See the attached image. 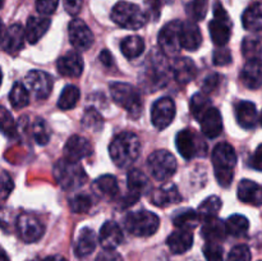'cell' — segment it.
Masks as SVG:
<instances>
[{
	"instance_id": "8fae6325",
	"label": "cell",
	"mask_w": 262,
	"mask_h": 261,
	"mask_svg": "<svg viewBox=\"0 0 262 261\" xmlns=\"http://www.w3.org/2000/svg\"><path fill=\"white\" fill-rule=\"evenodd\" d=\"M17 232L23 242L35 243L42 238L45 233V225L35 215L23 212L17 219Z\"/></svg>"
},
{
	"instance_id": "6da1fadb",
	"label": "cell",
	"mask_w": 262,
	"mask_h": 261,
	"mask_svg": "<svg viewBox=\"0 0 262 261\" xmlns=\"http://www.w3.org/2000/svg\"><path fill=\"white\" fill-rule=\"evenodd\" d=\"M109 153L115 165L119 168H129L140 158V138L132 132L119 133L110 143Z\"/></svg>"
},
{
	"instance_id": "d590c367",
	"label": "cell",
	"mask_w": 262,
	"mask_h": 261,
	"mask_svg": "<svg viewBox=\"0 0 262 261\" xmlns=\"http://www.w3.org/2000/svg\"><path fill=\"white\" fill-rule=\"evenodd\" d=\"M250 228V222L246 216L239 214L232 215L228 217L225 222V229H227L228 234L233 235V237H242L248 232Z\"/></svg>"
},
{
	"instance_id": "f546056e",
	"label": "cell",
	"mask_w": 262,
	"mask_h": 261,
	"mask_svg": "<svg viewBox=\"0 0 262 261\" xmlns=\"http://www.w3.org/2000/svg\"><path fill=\"white\" fill-rule=\"evenodd\" d=\"M96 245L97 240L94 230L90 229V228H83L77 237L76 245H74V253H76L77 257H86L94 252Z\"/></svg>"
},
{
	"instance_id": "6f0895ef",
	"label": "cell",
	"mask_w": 262,
	"mask_h": 261,
	"mask_svg": "<svg viewBox=\"0 0 262 261\" xmlns=\"http://www.w3.org/2000/svg\"><path fill=\"white\" fill-rule=\"evenodd\" d=\"M96 261H123V258L115 250H104L99 253Z\"/></svg>"
},
{
	"instance_id": "e0dca14e",
	"label": "cell",
	"mask_w": 262,
	"mask_h": 261,
	"mask_svg": "<svg viewBox=\"0 0 262 261\" xmlns=\"http://www.w3.org/2000/svg\"><path fill=\"white\" fill-rule=\"evenodd\" d=\"M92 154V146L87 138L74 135L68 138L64 146V159L71 163H79Z\"/></svg>"
},
{
	"instance_id": "680465c9",
	"label": "cell",
	"mask_w": 262,
	"mask_h": 261,
	"mask_svg": "<svg viewBox=\"0 0 262 261\" xmlns=\"http://www.w3.org/2000/svg\"><path fill=\"white\" fill-rule=\"evenodd\" d=\"M99 60L101 61L106 68H112V67H114V59H113V55L110 51L102 50L99 55Z\"/></svg>"
},
{
	"instance_id": "ba28073f",
	"label": "cell",
	"mask_w": 262,
	"mask_h": 261,
	"mask_svg": "<svg viewBox=\"0 0 262 261\" xmlns=\"http://www.w3.org/2000/svg\"><path fill=\"white\" fill-rule=\"evenodd\" d=\"M233 23L229 14L219 0H215L214 4V19L209 23V31L211 40L217 48H223L229 42L232 35Z\"/></svg>"
},
{
	"instance_id": "03108f58",
	"label": "cell",
	"mask_w": 262,
	"mask_h": 261,
	"mask_svg": "<svg viewBox=\"0 0 262 261\" xmlns=\"http://www.w3.org/2000/svg\"><path fill=\"white\" fill-rule=\"evenodd\" d=\"M4 3H5V0H0V9H2V8H3Z\"/></svg>"
},
{
	"instance_id": "b9f144b4",
	"label": "cell",
	"mask_w": 262,
	"mask_h": 261,
	"mask_svg": "<svg viewBox=\"0 0 262 261\" xmlns=\"http://www.w3.org/2000/svg\"><path fill=\"white\" fill-rule=\"evenodd\" d=\"M0 132L9 138H15L18 135L14 118L4 106H0Z\"/></svg>"
},
{
	"instance_id": "ac0fdd59",
	"label": "cell",
	"mask_w": 262,
	"mask_h": 261,
	"mask_svg": "<svg viewBox=\"0 0 262 261\" xmlns=\"http://www.w3.org/2000/svg\"><path fill=\"white\" fill-rule=\"evenodd\" d=\"M83 59L77 51H68L56 61L59 74L69 78H78L83 72Z\"/></svg>"
},
{
	"instance_id": "e7e4bbea",
	"label": "cell",
	"mask_w": 262,
	"mask_h": 261,
	"mask_svg": "<svg viewBox=\"0 0 262 261\" xmlns=\"http://www.w3.org/2000/svg\"><path fill=\"white\" fill-rule=\"evenodd\" d=\"M161 2H163V4H164V3L169 4V3H171V2H173V0H161Z\"/></svg>"
},
{
	"instance_id": "4fadbf2b",
	"label": "cell",
	"mask_w": 262,
	"mask_h": 261,
	"mask_svg": "<svg viewBox=\"0 0 262 261\" xmlns=\"http://www.w3.org/2000/svg\"><path fill=\"white\" fill-rule=\"evenodd\" d=\"M176 117V102L171 97H161L151 107V122L158 129H165Z\"/></svg>"
},
{
	"instance_id": "f1b7e54d",
	"label": "cell",
	"mask_w": 262,
	"mask_h": 261,
	"mask_svg": "<svg viewBox=\"0 0 262 261\" xmlns=\"http://www.w3.org/2000/svg\"><path fill=\"white\" fill-rule=\"evenodd\" d=\"M169 250L176 255L187 252L193 245V234L191 230L187 229H178L171 233L166 240Z\"/></svg>"
},
{
	"instance_id": "836d02e7",
	"label": "cell",
	"mask_w": 262,
	"mask_h": 261,
	"mask_svg": "<svg viewBox=\"0 0 262 261\" xmlns=\"http://www.w3.org/2000/svg\"><path fill=\"white\" fill-rule=\"evenodd\" d=\"M200 216L197 211L192 209H182L177 211L173 216V224L178 229L192 230L199 225Z\"/></svg>"
},
{
	"instance_id": "7c38bea8",
	"label": "cell",
	"mask_w": 262,
	"mask_h": 261,
	"mask_svg": "<svg viewBox=\"0 0 262 261\" xmlns=\"http://www.w3.org/2000/svg\"><path fill=\"white\" fill-rule=\"evenodd\" d=\"M26 89L36 100H45L53 90V77L42 71H31L26 76Z\"/></svg>"
},
{
	"instance_id": "c3c4849f",
	"label": "cell",
	"mask_w": 262,
	"mask_h": 261,
	"mask_svg": "<svg viewBox=\"0 0 262 261\" xmlns=\"http://www.w3.org/2000/svg\"><path fill=\"white\" fill-rule=\"evenodd\" d=\"M13 189H14V182H13L12 177L7 171H3L0 176V204L10 196Z\"/></svg>"
},
{
	"instance_id": "52a82bcc",
	"label": "cell",
	"mask_w": 262,
	"mask_h": 261,
	"mask_svg": "<svg viewBox=\"0 0 262 261\" xmlns=\"http://www.w3.org/2000/svg\"><path fill=\"white\" fill-rule=\"evenodd\" d=\"M124 225L129 233L137 237H150L155 234L160 225V219L154 212L147 210H138L129 212L125 216Z\"/></svg>"
},
{
	"instance_id": "30bf717a",
	"label": "cell",
	"mask_w": 262,
	"mask_h": 261,
	"mask_svg": "<svg viewBox=\"0 0 262 261\" xmlns=\"http://www.w3.org/2000/svg\"><path fill=\"white\" fill-rule=\"evenodd\" d=\"M181 20H171L161 28L159 33V46L161 53L169 58H174L182 50L181 40H179V31H181Z\"/></svg>"
},
{
	"instance_id": "9f6ffc18",
	"label": "cell",
	"mask_w": 262,
	"mask_h": 261,
	"mask_svg": "<svg viewBox=\"0 0 262 261\" xmlns=\"http://www.w3.org/2000/svg\"><path fill=\"white\" fill-rule=\"evenodd\" d=\"M250 166L253 168L255 170L262 171V143L256 148L253 155L250 159Z\"/></svg>"
},
{
	"instance_id": "bcb514c9",
	"label": "cell",
	"mask_w": 262,
	"mask_h": 261,
	"mask_svg": "<svg viewBox=\"0 0 262 261\" xmlns=\"http://www.w3.org/2000/svg\"><path fill=\"white\" fill-rule=\"evenodd\" d=\"M33 138H35L36 143L40 146L46 145L50 140V132H49L48 124L42 118H37L33 123Z\"/></svg>"
},
{
	"instance_id": "277c9868",
	"label": "cell",
	"mask_w": 262,
	"mask_h": 261,
	"mask_svg": "<svg viewBox=\"0 0 262 261\" xmlns=\"http://www.w3.org/2000/svg\"><path fill=\"white\" fill-rule=\"evenodd\" d=\"M110 95L115 104L127 110L129 117L137 119L142 113V96L135 86L124 82H113L109 86Z\"/></svg>"
},
{
	"instance_id": "484cf974",
	"label": "cell",
	"mask_w": 262,
	"mask_h": 261,
	"mask_svg": "<svg viewBox=\"0 0 262 261\" xmlns=\"http://www.w3.org/2000/svg\"><path fill=\"white\" fill-rule=\"evenodd\" d=\"M235 118L238 124L245 129H252L256 127L258 120L256 105L251 101H239L235 104Z\"/></svg>"
},
{
	"instance_id": "4316f807",
	"label": "cell",
	"mask_w": 262,
	"mask_h": 261,
	"mask_svg": "<svg viewBox=\"0 0 262 261\" xmlns=\"http://www.w3.org/2000/svg\"><path fill=\"white\" fill-rule=\"evenodd\" d=\"M151 201L159 207H168L170 205L179 204L182 201V196L176 184H166L159 187L151 193Z\"/></svg>"
},
{
	"instance_id": "f35d334b",
	"label": "cell",
	"mask_w": 262,
	"mask_h": 261,
	"mask_svg": "<svg viewBox=\"0 0 262 261\" xmlns=\"http://www.w3.org/2000/svg\"><path fill=\"white\" fill-rule=\"evenodd\" d=\"M9 101L14 109H22L30 104V95H28L25 84L20 83V82L14 83V86L10 90Z\"/></svg>"
},
{
	"instance_id": "7402d4cb",
	"label": "cell",
	"mask_w": 262,
	"mask_h": 261,
	"mask_svg": "<svg viewBox=\"0 0 262 261\" xmlns=\"http://www.w3.org/2000/svg\"><path fill=\"white\" fill-rule=\"evenodd\" d=\"M123 232L115 222H106L100 229L99 242L104 250H115L123 242Z\"/></svg>"
},
{
	"instance_id": "f6af8a7d",
	"label": "cell",
	"mask_w": 262,
	"mask_h": 261,
	"mask_svg": "<svg viewBox=\"0 0 262 261\" xmlns=\"http://www.w3.org/2000/svg\"><path fill=\"white\" fill-rule=\"evenodd\" d=\"M92 206V200L89 194L78 193L69 200V207L74 214H86Z\"/></svg>"
},
{
	"instance_id": "9a60e30c",
	"label": "cell",
	"mask_w": 262,
	"mask_h": 261,
	"mask_svg": "<svg viewBox=\"0 0 262 261\" xmlns=\"http://www.w3.org/2000/svg\"><path fill=\"white\" fill-rule=\"evenodd\" d=\"M68 33L69 41H71L73 48L77 49V50L84 51L94 45V33H92L89 26L82 19L74 18L73 20H71L68 27Z\"/></svg>"
},
{
	"instance_id": "f5cc1de1",
	"label": "cell",
	"mask_w": 262,
	"mask_h": 261,
	"mask_svg": "<svg viewBox=\"0 0 262 261\" xmlns=\"http://www.w3.org/2000/svg\"><path fill=\"white\" fill-rule=\"evenodd\" d=\"M59 0H36V10L42 15H51L58 8Z\"/></svg>"
},
{
	"instance_id": "d4e9b609",
	"label": "cell",
	"mask_w": 262,
	"mask_h": 261,
	"mask_svg": "<svg viewBox=\"0 0 262 261\" xmlns=\"http://www.w3.org/2000/svg\"><path fill=\"white\" fill-rule=\"evenodd\" d=\"M238 199L252 206L262 205V187L250 179H242L238 184Z\"/></svg>"
},
{
	"instance_id": "7dc6e473",
	"label": "cell",
	"mask_w": 262,
	"mask_h": 261,
	"mask_svg": "<svg viewBox=\"0 0 262 261\" xmlns=\"http://www.w3.org/2000/svg\"><path fill=\"white\" fill-rule=\"evenodd\" d=\"M207 261H224V250L217 242H207L204 247Z\"/></svg>"
},
{
	"instance_id": "94428289",
	"label": "cell",
	"mask_w": 262,
	"mask_h": 261,
	"mask_svg": "<svg viewBox=\"0 0 262 261\" xmlns=\"http://www.w3.org/2000/svg\"><path fill=\"white\" fill-rule=\"evenodd\" d=\"M4 35H5V30H4V23H3V20L0 19V45H2V42H3V38H4Z\"/></svg>"
},
{
	"instance_id": "3957f363",
	"label": "cell",
	"mask_w": 262,
	"mask_h": 261,
	"mask_svg": "<svg viewBox=\"0 0 262 261\" xmlns=\"http://www.w3.org/2000/svg\"><path fill=\"white\" fill-rule=\"evenodd\" d=\"M237 164V154L232 145L220 142L212 150V166L215 177L222 187H229L234 178V168Z\"/></svg>"
},
{
	"instance_id": "9c48e42d",
	"label": "cell",
	"mask_w": 262,
	"mask_h": 261,
	"mask_svg": "<svg viewBox=\"0 0 262 261\" xmlns=\"http://www.w3.org/2000/svg\"><path fill=\"white\" fill-rule=\"evenodd\" d=\"M147 166L156 181L165 182L176 173L177 160L169 151L156 150L148 156Z\"/></svg>"
},
{
	"instance_id": "74e56055",
	"label": "cell",
	"mask_w": 262,
	"mask_h": 261,
	"mask_svg": "<svg viewBox=\"0 0 262 261\" xmlns=\"http://www.w3.org/2000/svg\"><path fill=\"white\" fill-rule=\"evenodd\" d=\"M222 200L217 196H210L206 200L200 204L199 209H197V214H199L200 219H209V217L216 216L217 212L222 209Z\"/></svg>"
},
{
	"instance_id": "ee69618b",
	"label": "cell",
	"mask_w": 262,
	"mask_h": 261,
	"mask_svg": "<svg viewBox=\"0 0 262 261\" xmlns=\"http://www.w3.org/2000/svg\"><path fill=\"white\" fill-rule=\"evenodd\" d=\"M207 7H209V0H192L187 5V14L191 18L192 22L202 20L206 17Z\"/></svg>"
},
{
	"instance_id": "ffe728a7",
	"label": "cell",
	"mask_w": 262,
	"mask_h": 261,
	"mask_svg": "<svg viewBox=\"0 0 262 261\" xmlns=\"http://www.w3.org/2000/svg\"><path fill=\"white\" fill-rule=\"evenodd\" d=\"M25 28L19 25V23H14L10 26L5 32L4 38H3L2 46L4 49L5 53L14 55V54L19 53L25 46Z\"/></svg>"
},
{
	"instance_id": "603a6c76",
	"label": "cell",
	"mask_w": 262,
	"mask_h": 261,
	"mask_svg": "<svg viewBox=\"0 0 262 261\" xmlns=\"http://www.w3.org/2000/svg\"><path fill=\"white\" fill-rule=\"evenodd\" d=\"M241 81L247 89L257 90L262 84V60L252 59L247 60L241 72Z\"/></svg>"
},
{
	"instance_id": "1f68e13d",
	"label": "cell",
	"mask_w": 262,
	"mask_h": 261,
	"mask_svg": "<svg viewBox=\"0 0 262 261\" xmlns=\"http://www.w3.org/2000/svg\"><path fill=\"white\" fill-rule=\"evenodd\" d=\"M242 23L247 31L257 32L262 30V3H253L245 10Z\"/></svg>"
},
{
	"instance_id": "6125c7cd",
	"label": "cell",
	"mask_w": 262,
	"mask_h": 261,
	"mask_svg": "<svg viewBox=\"0 0 262 261\" xmlns=\"http://www.w3.org/2000/svg\"><path fill=\"white\" fill-rule=\"evenodd\" d=\"M0 261H9V258H8V256L5 255L3 251H0Z\"/></svg>"
},
{
	"instance_id": "5bb4252c",
	"label": "cell",
	"mask_w": 262,
	"mask_h": 261,
	"mask_svg": "<svg viewBox=\"0 0 262 261\" xmlns=\"http://www.w3.org/2000/svg\"><path fill=\"white\" fill-rule=\"evenodd\" d=\"M128 194L124 199V206H132L138 201L141 196L150 191V181L143 171L138 169H130L127 176Z\"/></svg>"
},
{
	"instance_id": "ab89813d",
	"label": "cell",
	"mask_w": 262,
	"mask_h": 261,
	"mask_svg": "<svg viewBox=\"0 0 262 261\" xmlns=\"http://www.w3.org/2000/svg\"><path fill=\"white\" fill-rule=\"evenodd\" d=\"M242 54L247 60L252 59H261L262 54V40L260 37L250 36L245 37L242 42Z\"/></svg>"
},
{
	"instance_id": "003e7915",
	"label": "cell",
	"mask_w": 262,
	"mask_h": 261,
	"mask_svg": "<svg viewBox=\"0 0 262 261\" xmlns=\"http://www.w3.org/2000/svg\"><path fill=\"white\" fill-rule=\"evenodd\" d=\"M260 123H261V125H262V112H261V115H260Z\"/></svg>"
},
{
	"instance_id": "8992f818",
	"label": "cell",
	"mask_w": 262,
	"mask_h": 261,
	"mask_svg": "<svg viewBox=\"0 0 262 261\" xmlns=\"http://www.w3.org/2000/svg\"><path fill=\"white\" fill-rule=\"evenodd\" d=\"M112 19L125 30H140L147 23L145 12L138 5L128 2H119L114 5Z\"/></svg>"
},
{
	"instance_id": "44dd1931",
	"label": "cell",
	"mask_w": 262,
	"mask_h": 261,
	"mask_svg": "<svg viewBox=\"0 0 262 261\" xmlns=\"http://www.w3.org/2000/svg\"><path fill=\"white\" fill-rule=\"evenodd\" d=\"M171 73H173L174 78L178 83L187 84L196 78L197 67L192 59L182 56V58H177L174 60Z\"/></svg>"
},
{
	"instance_id": "681fc988",
	"label": "cell",
	"mask_w": 262,
	"mask_h": 261,
	"mask_svg": "<svg viewBox=\"0 0 262 261\" xmlns=\"http://www.w3.org/2000/svg\"><path fill=\"white\" fill-rule=\"evenodd\" d=\"M227 261H251V251L246 245H238L230 250Z\"/></svg>"
},
{
	"instance_id": "7a4b0ae2",
	"label": "cell",
	"mask_w": 262,
	"mask_h": 261,
	"mask_svg": "<svg viewBox=\"0 0 262 261\" xmlns=\"http://www.w3.org/2000/svg\"><path fill=\"white\" fill-rule=\"evenodd\" d=\"M170 73L166 56L155 50L146 59L141 82L147 91H158L168 83Z\"/></svg>"
},
{
	"instance_id": "8d00e7d4",
	"label": "cell",
	"mask_w": 262,
	"mask_h": 261,
	"mask_svg": "<svg viewBox=\"0 0 262 261\" xmlns=\"http://www.w3.org/2000/svg\"><path fill=\"white\" fill-rule=\"evenodd\" d=\"M79 97H81V92H79L78 87L74 86V84H68V86L64 87L60 96H59L58 107H60L61 110L73 109L78 104Z\"/></svg>"
},
{
	"instance_id": "11a10c76",
	"label": "cell",
	"mask_w": 262,
	"mask_h": 261,
	"mask_svg": "<svg viewBox=\"0 0 262 261\" xmlns=\"http://www.w3.org/2000/svg\"><path fill=\"white\" fill-rule=\"evenodd\" d=\"M63 4L68 14L77 15L81 12L83 0H63Z\"/></svg>"
},
{
	"instance_id": "7bdbcfd3",
	"label": "cell",
	"mask_w": 262,
	"mask_h": 261,
	"mask_svg": "<svg viewBox=\"0 0 262 261\" xmlns=\"http://www.w3.org/2000/svg\"><path fill=\"white\" fill-rule=\"evenodd\" d=\"M82 125L87 129L96 132V130L101 129L102 125H104V118L95 107H89V109H86L83 118H82Z\"/></svg>"
},
{
	"instance_id": "91938a15",
	"label": "cell",
	"mask_w": 262,
	"mask_h": 261,
	"mask_svg": "<svg viewBox=\"0 0 262 261\" xmlns=\"http://www.w3.org/2000/svg\"><path fill=\"white\" fill-rule=\"evenodd\" d=\"M43 261H68V260L60 255H53V256H48Z\"/></svg>"
},
{
	"instance_id": "e575fe53",
	"label": "cell",
	"mask_w": 262,
	"mask_h": 261,
	"mask_svg": "<svg viewBox=\"0 0 262 261\" xmlns=\"http://www.w3.org/2000/svg\"><path fill=\"white\" fill-rule=\"evenodd\" d=\"M120 50L128 59H136L145 50V41L140 36H128L120 42Z\"/></svg>"
},
{
	"instance_id": "2e32d148",
	"label": "cell",
	"mask_w": 262,
	"mask_h": 261,
	"mask_svg": "<svg viewBox=\"0 0 262 261\" xmlns=\"http://www.w3.org/2000/svg\"><path fill=\"white\" fill-rule=\"evenodd\" d=\"M202 145L204 143L200 141L199 136L191 129H183L177 135L176 146L178 148L179 154L187 160L196 158V156L204 155L201 153ZM205 153V150H202Z\"/></svg>"
},
{
	"instance_id": "f907efd6",
	"label": "cell",
	"mask_w": 262,
	"mask_h": 261,
	"mask_svg": "<svg viewBox=\"0 0 262 261\" xmlns=\"http://www.w3.org/2000/svg\"><path fill=\"white\" fill-rule=\"evenodd\" d=\"M161 5H163V2H161V0H145V14L146 17H147V19H159L161 13Z\"/></svg>"
},
{
	"instance_id": "4dcf8cb0",
	"label": "cell",
	"mask_w": 262,
	"mask_h": 261,
	"mask_svg": "<svg viewBox=\"0 0 262 261\" xmlns=\"http://www.w3.org/2000/svg\"><path fill=\"white\" fill-rule=\"evenodd\" d=\"M201 235L206 240V242H220L227 235L225 223L216 216L209 217L202 225Z\"/></svg>"
},
{
	"instance_id": "83f0119b",
	"label": "cell",
	"mask_w": 262,
	"mask_h": 261,
	"mask_svg": "<svg viewBox=\"0 0 262 261\" xmlns=\"http://www.w3.org/2000/svg\"><path fill=\"white\" fill-rule=\"evenodd\" d=\"M50 25L51 20L48 17H36V15L30 17L27 19V25H26L25 30L26 40L32 44V45L38 42V40L48 32Z\"/></svg>"
},
{
	"instance_id": "cb8c5ba5",
	"label": "cell",
	"mask_w": 262,
	"mask_h": 261,
	"mask_svg": "<svg viewBox=\"0 0 262 261\" xmlns=\"http://www.w3.org/2000/svg\"><path fill=\"white\" fill-rule=\"evenodd\" d=\"M202 133L209 138H215L223 130V118L216 107H210L199 120Z\"/></svg>"
},
{
	"instance_id": "816d5d0a",
	"label": "cell",
	"mask_w": 262,
	"mask_h": 261,
	"mask_svg": "<svg viewBox=\"0 0 262 261\" xmlns=\"http://www.w3.org/2000/svg\"><path fill=\"white\" fill-rule=\"evenodd\" d=\"M220 82H222V76L217 73H211L205 77L204 83H202L204 94H211V92L216 91L220 86Z\"/></svg>"
},
{
	"instance_id": "be15d7a7",
	"label": "cell",
	"mask_w": 262,
	"mask_h": 261,
	"mask_svg": "<svg viewBox=\"0 0 262 261\" xmlns=\"http://www.w3.org/2000/svg\"><path fill=\"white\" fill-rule=\"evenodd\" d=\"M2 81H3V73H2V69H0V86H2Z\"/></svg>"
},
{
	"instance_id": "d6986e66",
	"label": "cell",
	"mask_w": 262,
	"mask_h": 261,
	"mask_svg": "<svg viewBox=\"0 0 262 261\" xmlns=\"http://www.w3.org/2000/svg\"><path fill=\"white\" fill-rule=\"evenodd\" d=\"M179 40H181L182 49H186L188 51H196L202 44V35L199 26L192 20L182 22Z\"/></svg>"
},
{
	"instance_id": "5b68a950",
	"label": "cell",
	"mask_w": 262,
	"mask_h": 261,
	"mask_svg": "<svg viewBox=\"0 0 262 261\" xmlns=\"http://www.w3.org/2000/svg\"><path fill=\"white\" fill-rule=\"evenodd\" d=\"M54 177L61 188L67 191H73L84 186L87 182V174L79 163H71V161L61 159L54 166Z\"/></svg>"
},
{
	"instance_id": "d6a6232c",
	"label": "cell",
	"mask_w": 262,
	"mask_h": 261,
	"mask_svg": "<svg viewBox=\"0 0 262 261\" xmlns=\"http://www.w3.org/2000/svg\"><path fill=\"white\" fill-rule=\"evenodd\" d=\"M94 187L97 193L109 200L114 199L118 194V192H119V186H118L117 178L114 176H110V174H105V176H101L100 178H97L95 181Z\"/></svg>"
},
{
	"instance_id": "60d3db41",
	"label": "cell",
	"mask_w": 262,
	"mask_h": 261,
	"mask_svg": "<svg viewBox=\"0 0 262 261\" xmlns=\"http://www.w3.org/2000/svg\"><path fill=\"white\" fill-rule=\"evenodd\" d=\"M211 107V101L206 94L204 92H197L191 99V113L197 120L201 119L202 115Z\"/></svg>"
},
{
	"instance_id": "db71d44e",
	"label": "cell",
	"mask_w": 262,
	"mask_h": 261,
	"mask_svg": "<svg viewBox=\"0 0 262 261\" xmlns=\"http://www.w3.org/2000/svg\"><path fill=\"white\" fill-rule=\"evenodd\" d=\"M212 60H214V64L217 67H224L228 66V64L232 63V54L228 49H225L224 46L223 48L216 49L214 51V56H212Z\"/></svg>"
}]
</instances>
